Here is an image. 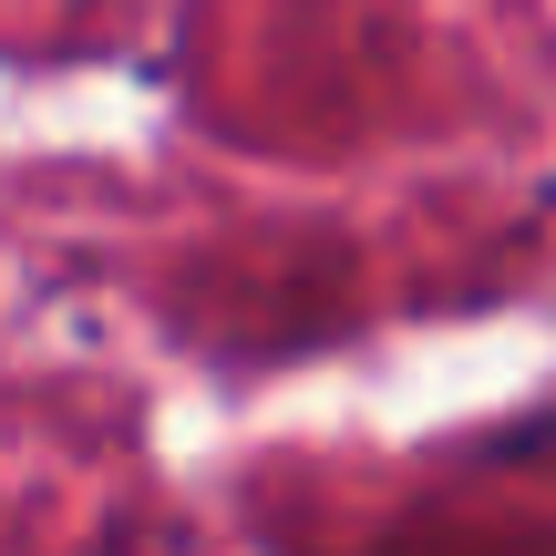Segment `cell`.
Instances as JSON below:
<instances>
[]
</instances>
